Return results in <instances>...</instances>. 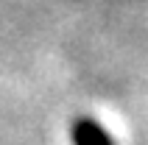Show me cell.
I'll list each match as a JSON object with an SVG mask.
<instances>
[{"label":"cell","instance_id":"1","mask_svg":"<svg viewBox=\"0 0 148 145\" xmlns=\"http://www.w3.org/2000/svg\"><path fill=\"white\" fill-rule=\"evenodd\" d=\"M70 140L73 145H115L112 134H109L98 120L92 117H78L70 126Z\"/></svg>","mask_w":148,"mask_h":145}]
</instances>
